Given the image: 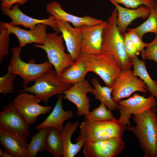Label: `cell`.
Segmentation results:
<instances>
[{"label": "cell", "instance_id": "7a4b0ae2", "mask_svg": "<svg viewBox=\"0 0 157 157\" xmlns=\"http://www.w3.org/2000/svg\"><path fill=\"white\" fill-rule=\"evenodd\" d=\"M117 16L115 8L108 18L103 31L101 50L112 55L122 71L130 69L133 63L126 51L123 35L117 27Z\"/></svg>", "mask_w": 157, "mask_h": 157}, {"label": "cell", "instance_id": "9a60e30c", "mask_svg": "<svg viewBox=\"0 0 157 157\" xmlns=\"http://www.w3.org/2000/svg\"><path fill=\"white\" fill-rule=\"evenodd\" d=\"M27 136L0 126V143L5 151L15 157H27Z\"/></svg>", "mask_w": 157, "mask_h": 157}, {"label": "cell", "instance_id": "603a6c76", "mask_svg": "<svg viewBox=\"0 0 157 157\" xmlns=\"http://www.w3.org/2000/svg\"><path fill=\"white\" fill-rule=\"evenodd\" d=\"M79 124L78 121L72 123L68 122L60 131L64 147L63 157H74L81 150L83 146L84 142L76 141L73 143L71 138L73 134L76 130Z\"/></svg>", "mask_w": 157, "mask_h": 157}, {"label": "cell", "instance_id": "ac0fdd59", "mask_svg": "<svg viewBox=\"0 0 157 157\" xmlns=\"http://www.w3.org/2000/svg\"><path fill=\"white\" fill-rule=\"evenodd\" d=\"M56 20L65 41L67 51L74 62L81 54V29L80 27H72L68 22Z\"/></svg>", "mask_w": 157, "mask_h": 157}, {"label": "cell", "instance_id": "30bf717a", "mask_svg": "<svg viewBox=\"0 0 157 157\" xmlns=\"http://www.w3.org/2000/svg\"><path fill=\"white\" fill-rule=\"evenodd\" d=\"M17 110L29 125L34 123L39 115L49 113L52 109L50 106L39 104L40 101L32 94L20 92L13 101Z\"/></svg>", "mask_w": 157, "mask_h": 157}, {"label": "cell", "instance_id": "1f68e13d", "mask_svg": "<svg viewBox=\"0 0 157 157\" xmlns=\"http://www.w3.org/2000/svg\"><path fill=\"white\" fill-rule=\"evenodd\" d=\"M117 4L123 5L127 8L135 9L142 5L147 6L151 10L155 6L157 2L151 0H112Z\"/></svg>", "mask_w": 157, "mask_h": 157}, {"label": "cell", "instance_id": "e0dca14e", "mask_svg": "<svg viewBox=\"0 0 157 157\" xmlns=\"http://www.w3.org/2000/svg\"><path fill=\"white\" fill-rule=\"evenodd\" d=\"M1 22L11 33L13 34L17 37L19 41V46L22 48L28 44L35 43L42 45L45 42L47 35V25L46 24H38L34 28L28 31L17 26L11 25L8 22Z\"/></svg>", "mask_w": 157, "mask_h": 157}, {"label": "cell", "instance_id": "ffe728a7", "mask_svg": "<svg viewBox=\"0 0 157 157\" xmlns=\"http://www.w3.org/2000/svg\"><path fill=\"white\" fill-rule=\"evenodd\" d=\"M108 0L117 10V26L119 31L123 35L132 21L139 18L145 19L149 17L151 12V9L146 5H141L137 8L132 9L123 7L112 0Z\"/></svg>", "mask_w": 157, "mask_h": 157}, {"label": "cell", "instance_id": "74e56055", "mask_svg": "<svg viewBox=\"0 0 157 157\" xmlns=\"http://www.w3.org/2000/svg\"><path fill=\"white\" fill-rule=\"evenodd\" d=\"M3 151L2 149H0V157H2V156L3 153Z\"/></svg>", "mask_w": 157, "mask_h": 157}, {"label": "cell", "instance_id": "f35d334b", "mask_svg": "<svg viewBox=\"0 0 157 157\" xmlns=\"http://www.w3.org/2000/svg\"><path fill=\"white\" fill-rule=\"evenodd\" d=\"M155 82L157 85V79L156 81H155Z\"/></svg>", "mask_w": 157, "mask_h": 157}, {"label": "cell", "instance_id": "52a82bcc", "mask_svg": "<svg viewBox=\"0 0 157 157\" xmlns=\"http://www.w3.org/2000/svg\"><path fill=\"white\" fill-rule=\"evenodd\" d=\"M90 72L99 76L106 86L112 87L122 71L110 54L104 51L89 55Z\"/></svg>", "mask_w": 157, "mask_h": 157}, {"label": "cell", "instance_id": "e575fe53", "mask_svg": "<svg viewBox=\"0 0 157 157\" xmlns=\"http://www.w3.org/2000/svg\"><path fill=\"white\" fill-rule=\"evenodd\" d=\"M128 34L138 51L142 54L145 48V43L143 42L142 38L135 32L128 30Z\"/></svg>", "mask_w": 157, "mask_h": 157}, {"label": "cell", "instance_id": "8d00e7d4", "mask_svg": "<svg viewBox=\"0 0 157 157\" xmlns=\"http://www.w3.org/2000/svg\"><path fill=\"white\" fill-rule=\"evenodd\" d=\"M2 157H13V156L8 152L3 151Z\"/></svg>", "mask_w": 157, "mask_h": 157}, {"label": "cell", "instance_id": "6da1fadb", "mask_svg": "<svg viewBox=\"0 0 157 157\" xmlns=\"http://www.w3.org/2000/svg\"><path fill=\"white\" fill-rule=\"evenodd\" d=\"M157 108L156 106L134 115L136 125L126 126L137 138L144 155V157H157Z\"/></svg>", "mask_w": 157, "mask_h": 157}, {"label": "cell", "instance_id": "4fadbf2b", "mask_svg": "<svg viewBox=\"0 0 157 157\" xmlns=\"http://www.w3.org/2000/svg\"><path fill=\"white\" fill-rule=\"evenodd\" d=\"M107 21H103L96 24L80 27L82 33L81 53L94 55L102 52L103 33Z\"/></svg>", "mask_w": 157, "mask_h": 157}, {"label": "cell", "instance_id": "44dd1931", "mask_svg": "<svg viewBox=\"0 0 157 157\" xmlns=\"http://www.w3.org/2000/svg\"><path fill=\"white\" fill-rule=\"evenodd\" d=\"M89 72V55L81 53L72 65L62 72L58 78L64 83L73 84L84 80L86 74Z\"/></svg>", "mask_w": 157, "mask_h": 157}, {"label": "cell", "instance_id": "4dcf8cb0", "mask_svg": "<svg viewBox=\"0 0 157 157\" xmlns=\"http://www.w3.org/2000/svg\"><path fill=\"white\" fill-rule=\"evenodd\" d=\"M8 68L7 72L0 77V92L3 95L13 92L14 88L13 82L16 76Z\"/></svg>", "mask_w": 157, "mask_h": 157}, {"label": "cell", "instance_id": "5bb4252c", "mask_svg": "<svg viewBox=\"0 0 157 157\" xmlns=\"http://www.w3.org/2000/svg\"><path fill=\"white\" fill-rule=\"evenodd\" d=\"M19 5L18 3L15 4L10 9L1 8L2 13L11 19V21L8 22L11 25H22L25 28L32 29L37 24H42L50 26L58 33H61L56 20L52 16L49 15L48 18L43 19L34 18L24 13L19 9Z\"/></svg>", "mask_w": 157, "mask_h": 157}, {"label": "cell", "instance_id": "5b68a950", "mask_svg": "<svg viewBox=\"0 0 157 157\" xmlns=\"http://www.w3.org/2000/svg\"><path fill=\"white\" fill-rule=\"evenodd\" d=\"M63 41L62 34L59 35L56 32L49 33L44 44L34 45V47L41 49L46 53L49 61L54 67L58 78L74 62L70 54L65 53Z\"/></svg>", "mask_w": 157, "mask_h": 157}, {"label": "cell", "instance_id": "7c38bea8", "mask_svg": "<svg viewBox=\"0 0 157 157\" xmlns=\"http://www.w3.org/2000/svg\"><path fill=\"white\" fill-rule=\"evenodd\" d=\"M93 87L85 79L82 82L73 84L64 91L63 99L73 103L77 108V114L79 116L87 115L90 112V99L87 96L91 93Z\"/></svg>", "mask_w": 157, "mask_h": 157}, {"label": "cell", "instance_id": "3957f363", "mask_svg": "<svg viewBox=\"0 0 157 157\" xmlns=\"http://www.w3.org/2000/svg\"><path fill=\"white\" fill-rule=\"evenodd\" d=\"M80 135L76 140L84 142L102 140L113 138H122L126 126L117 119L95 122L85 119L80 126Z\"/></svg>", "mask_w": 157, "mask_h": 157}, {"label": "cell", "instance_id": "d6a6232c", "mask_svg": "<svg viewBox=\"0 0 157 157\" xmlns=\"http://www.w3.org/2000/svg\"><path fill=\"white\" fill-rule=\"evenodd\" d=\"M145 48L141 56L143 60H153L157 63V35L153 40L149 43H145Z\"/></svg>", "mask_w": 157, "mask_h": 157}, {"label": "cell", "instance_id": "277c9868", "mask_svg": "<svg viewBox=\"0 0 157 157\" xmlns=\"http://www.w3.org/2000/svg\"><path fill=\"white\" fill-rule=\"evenodd\" d=\"M34 81V83L32 86H25L24 89L18 92L32 94L40 101L45 104L48 103L51 97L63 93L72 85L61 81L55 70L52 69L45 72Z\"/></svg>", "mask_w": 157, "mask_h": 157}, {"label": "cell", "instance_id": "484cf974", "mask_svg": "<svg viewBox=\"0 0 157 157\" xmlns=\"http://www.w3.org/2000/svg\"><path fill=\"white\" fill-rule=\"evenodd\" d=\"M134 68V75L139 77L146 84L151 95L157 99V85L148 74L144 60H140L138 56L132 58Z\"/></svg>", "mask_w": 157, "mask_h": 157}, {"label": "cell", "instance_id": "83f0119b", "mask_svg": "<svg viewBox=\"0 0 157 157\" xmlns=\"http://www.w3.org/2000/svg\"><path fill=\"white\" fill-rule=\"evenodd\" d=\"M151 10L149 15L144 22L136 28L128 30L135 32L142 38L144 34L148 33L157 35V2Z\"/></svg>", "mask_w": 157, "mask_h": 157}, {"label": "cell", "instance_id": "836d02e7", "mask_svg": "<svg viewBox=\"0 0 157 157\" xmlns=\"http://www.w3.org/2000/svg\"><path fill=\"white\" fill-rule=\"evenodd\" d=\"M125 47L129 56L132 58L140 53L131 40L128 32L123 35Z\"/></svg>", "mask_w": 157, "mask_h": 157}, {"label": "cell", "instance_id": "cb8c5ba5", "mask_svg": "<svg viewBox=\"0 0 157 157\" xmlns=\"http://www.w3.org/2000/svg\"><path fill=\"white\" fill-rule=\"evenodd\" d=\"M91 83L94 88L91 93L94 95L95 99L99 100L101 103H103L111 111L117 108L118 103L115 102L112 98V87L102 86L98 80L95 78L92 79Z\"/></svg>", "mask_w": 157, "mask_h": 157}, {"label": "cell", "instance_id": "4316f807", "mask_svg": "<svg viewBox=\"0 0 157 157\" xmlns=\"http://www.w3.org/2000/svg\"><path fill=\"white\" fill-rule=\"evenodd\" d=\"M49 128L42 129L31 137L27 147V157H35L38 153L46 151V138Z\"/></svg>", "mask_w": 157, "mask_h": 157}, {"label": "cell", "instance_id": "f546056e", "mask_svg": "<svg viewBox=\"0 0 157 157\" xmlns=\"http://www.w3.org/2000/svg\"><path fill=\"white\" fill-rule=\"evenodd\" d=\"M9 30L1 22L0 24V63L9 53L10 35Z\"/></svg>", "mask_w": 157, "mask_h": 157}, {"label": "cell", "instance_id": "ba28073f", "mask_svg": "<svg viewBox=\"0 0 157 157\" xmlns=\"http://www.w3.org/2000/svg\"><path fill=\"white\" fill-rule=\"evenodd\" d=\"M112 88V98L117 103L122 99L129 97L135 92L145 93L148 91L145 83L135 76L133 71L130 69L122 71Z\"/></svg>", "mask_w": 157, "mask_h": 157}, {"label": "cell", "instance_id": "d590c367", "mask_svg": "<svg viewBox=\"0 0 157 157\" xmlns=\"http://www.w3.org/2000/svg\"><path fill=\"white\" fill-rule=\"evenodd\" d=\"M29 0H3L1 1V7L7 9H10L15 4L22 5Z\"/></svg>", "mask_w": 157, "mask_h": 157}, {"label": "cell", "instance_id": "b9f144b4", "mask_svg": "<svg viewBox=\"0 0 157 157\" xmlns=\"http://www.w3.org/2000/svg\"></svg>", "mask_w": 157, "mask_h": 157}, {"label": "cell", "instance_id": "f1b7e54d", "mask_svg": "<svg viewBox=\"0 0 157 157\" xmlns=\"http://www.w3.org/2000/svg\"><path fill=\"white\" fill-rule=\"evenodd\" d=\"M110 110L102 103L95 108L88 114L85 115L84 119L95 122L110 121L117 119Z\"/></svg>", "mask_w": 157, "mask_h": 157}, {"label": "cell", "instance_id": "7402d4cb", "mask_svg": "<svg viewBox=\"0 0 157 157\" xmlns=\"http://www.w3.org/2000/svg\"><path fill=\"white\" fill-rule=\"evenodd\" d=\"M63 93L58 94L56 103L50 114L45 119L36 126L38 131L44 128H55L61 131L63 127L64 122L73 116L71 110H65L62 106Z\"/></svg>", "mask_w": 157, "mask_h": 157}, {"label": "cell", "instance_id": "8fae6325", "mask_svg": "<svg viewBox=\"0 0 157 157\" xmlns=\"http://www.w3.org/2000/svg\"><path fill=\"white\" fill-rule=\"evenodd\" d=\"M125 147L122 138H113L86 141L83 152L85 157H115L119 155Z\"/></svg>", "mask_w": 157, "mask_h": 157}, {"label": "cell", "instance_id": "60d3db41", "mask_svg": "<svg viewBox=\"0 0 157 157\" xmlns=\"http://www.w3.org/2000/svg\"><path fill=\"white\" fill-rule=\"evenodd\" d=\"M3 0H0L1 1H3Z\"/></svg>", "mask_w": 157, "mask_h": 157}, {"label": "cell", "instance_id": "8992f818", "mask_svg": "<svg viewBox=\"0 0 157 157\" xmlns=\"http://www.w3.org/2000/svg\"><path fill=\"white\" fill-rule=\"evenodd\" d=\"M22 48L19 46L12 49V56L8 68L11 73L19 76L23 79L24 85L26 86L45 72L52 69L53 66L49 61L40 64L35 63L32 59L28 63L23 61L20 57Z\"/></svg>", "mask_w": 157, "mask_h": 157}, {"label": "cell", "instance_id": "ab89813d", "mask_svg": "<svg viewBox=\"0 0 157 157\" xmlns=\"http://www.w3.org/2000/svg\"><path fill=\"white\" fill-rule=\"evenodd\" d=\"M154 1H155L157 2V0H154Z\"/></svg>", "mask_w": 157, "mask_h": 157}, {"label": "cell", "instance_id": "d6986e66", "mask_svg": "<svg viewBox=\"0 0 157 157\" xmlns=\"http://www.w3.org/2000/svg\"><path fill=\"white\" fill-rule=\"evenodd\" d=\"M46 10L55 19L71 23L74 27H80L84 25H93L103 21L88 15L79 17L69 14L63 9L60 3L56 1L48 3L46 5Z\"/></svg>", "mask_w": 157, "mask_h": 157}, {"label": "cell", "instance_id": "d4e9b609", "mask_svg": "<svg viewBox=\"0 0 157 157\" xmlns=\"http://www.w3.org/2000/svg\"><path fill=\"white\" fill-rule=\"evenodd\" d=\"M46 149L55 157H61L64 153V147L60 131L49 128L46 138Z\"/></svg>", "mask_w": 157, "mask_h": 157}, {"label": "cell", "instance_id": "2e32d148", "mask_svg": "<svg viewBox=\"0 0 157 157\" xmlns=\"http://www.w3.org/2000/svg\"><path fill=\"white\" fill-rule=\"evenodd\" d=\"M0 126L30 136L29 124L10 101L0 112Z\"/></svg>", "mask_w": 157, "mask_h": 157}, {"label": "cell", "instance_id": "9c48e42d", "mask_svg": "<svg viewBox=\"0 0 157 157\" xmlns=\"http://www.w3.org/2000/svg\"><path fill=\"white\" fill-rule=\"evenodd\" d=\"M117 108L120 115L119 121L125 126H130L129 121L132 115H136L156 106L157 103L155 97L151 95L146 98L135 93L126 100H120Z\"/></svg>", "mask_w": 157, "mask_h": 157}]
</instances>
